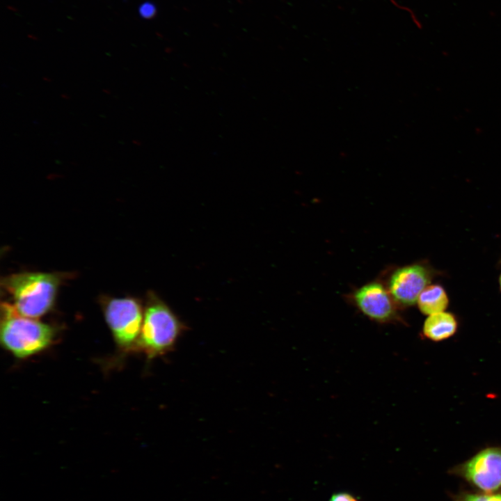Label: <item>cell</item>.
<instances>
[{"label": "cell", "instance_id": "obj_6", "mask_svg": "<svg viewBox=\"0 0 501 501\" xmlns=\"http://www.w3.org/2000/svg\"><path fill=\"white\" fill-rule=\"evenodd\" d=\"M439 273L425 263H415L396 269L388 282V292L397 303L414 305L423 291Z\"/></svg>", "mask_w": 501, "mask_h": 501}, {"label": "cell", "instance_id": "obj_8", "mask_svg": "<svg viewBox=\"0 0 501 501\" xmlns=\"http://www.w3.org/2000/svg\"><path fill=\"white\" fill-rule=\"evenodd\" d=\"M459 322L452 312H440L428 316L422 333L424 337L434 342H440L452 337L457 331Z\"/></svg>", "mask_w": 501, "mask_h": 501}, {"label": "cell", "instance_id": "obj_1", "mask_svg": "<svg viewBox=\"0 0 501 501\" xmlns=\"http://www.w3.org/2000/svg\"><path fill=\"white\" fill-rule=\"evenodd\" d=\"M62 280L61 273L24 272L6 276L1 285L19 315L38 319L54 307Z\"/></svg>", "mask_w": 501, "mask_h": 501}, {"label": "cell", "instance_id": "obj_5", "mask_svg": "<svg viewBox=\"0 0 501 501\" xmlns=\"http://www.w3.org/2000/svg\"><path fill=\"white\" fill-rule=\"evenodd\" d=\"M476 491L501 492V447H485L449 470Z\"/></svg>", "mask_w": 501, "mask_h": 501}, {"label": "cell", "instance_id": "obj_13", "mask_svg": "<svg viewBox=\"0 0 501 501\" xmlns=\"http://www.w3.org/2000/svg\"><path fill=\"white\" fill-rule=\"evenodd\" d=\"M499 285H500V292H501V273L499 276Z\"/></svg>", "mask_w": 501, "mask_h": 501}, {"label": "cell", "instance_id": "obj_14", "mask_svg": "<svg viewBox=\"0 0 501 501\" xmlns=\"http://www.w3.org/2000/svg\"><path fill=\"white\" fill-rule=\"evenodd\" d=\"M498 263H499L500 264H501V257H500V260H499Z\"/></svg>", "mask_w": 501, "mask_h": 501}, {"label": "cell", "instance_id": "obj_2", "mask_svg": "<svg viewBox=\"0 0 501 501\" xmlns=\"http://www.w3.org/2000/svg\"><path fill=\"white\" fill-rule=\"evenodd\" d=\"M1 306V344L13 356L21 359L29 358L53 344L56 335L55 327L19 315L8 302Z\"/></svg>", "mask_w": 501, "mask_h": 501}, {"label": "cell", "instance_id": "obj_10", "mask_svg": "<svg viewBox=\"0 0 501 501\" xmlns=\"http://www.w3.org/2000/svg\"><path fill=\"white\" fill-rule=\"evenodd\" d=\"M450 501H501V492L486 493L462 489L450 495Z\"/></svg>", "mask_w": 501, "mask_h": 501}, {"label": "cell", "instance_id": "obj_9", "mask_svg": "<svg viewBox=\"0 0 501 501\" xmlns=\"http://www.w3.org/2000/svg\"><path fill=\"white\" fill-rule=\"evenodd\" d=\"M417 303L422 313L430 315L445 311L449 305V297L441 285L431 284L423 289Z\"/></svg>", "mask_w": 501, "mask_h": 501}, {"label": "cell", "instance_id": "obj_12", "mask_svg": "<svg viewBox=\"0 0 501 501\" xmlns=\"http://www.w3.org/2000/svg\"><path fill=\"white\" fill-rule=\"evenodd\" d=\"M328 501H359L353 495L348 492L333 493Z\"/></svg>", "mask_w": 501, "mask_h": 501}, {"label": "cell", "instance_id": "obj_11", "mask_svg": "<svg viewBox=\"0 0 501 501\" xmlns=\"http://www.w3.org/2000/svg\"><path fill=\"white\" fill-rule=\"evenodd\" d=\"M139 15L145 19L153 17L156 14V6L150 1H145L139 6Z\"/></svg>", "mask_w": 501, "mask_h": 501}, {"label": "cell", "instance_id": "obj_3", "mask_svg": "<svg viewBox=\"0 0 501 501\" xmlns=\"http://www.w3.org/2000/svg\"><path fill=\"white\" fill-rule=\"evenodd\" d=\"M184 329L170 308L155 294L148 296L136 351L152 359L173 349Z\"/></svg>", "mask_w": 501, "mask_h": 501}, {"label": "cell", "instance_id": "obj_7", "mask_svg": "<svg viewBox=\"0 0 501 501\" xmlns=\"http://www.w3.org/2000/svg\"><path fill=\"white\" fill-rule=\"evenodd\" d=\"M353 300L361 312L374 320L384 322L395 317L390 293L379 283H370L358 289Z\"/></svg>", "mask_w": 501, "mask_h": 501}, {"label": "cell", "instance_id": "obj_4", "mask_svg": "<svg viewBox=\"0 0 501 501\" xmlns=\"http://www.w3.org/2000/svg\"><path fill=\"white\" fill-rule=\"evenodd\" d=\"M101 307L118 350L136 351L143 320L140 301L132 296H103Z\"/></svg>", "mask_w": 501, "mask_h": 501}]
</instances>
